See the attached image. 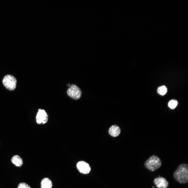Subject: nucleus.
I'll return each instance as SVG.
<instances>
[{
  "label": "nucleus",
  "mask_w": 188,
  "mask_h": 188,
  "mask_svg": "<svg viewBox=\"0 0 188 188\" xmlns=\"http://www.w3.org/2000/svg\"><path fill=\"white\" fill-rule=\"evenodd\" d=\"M67 93L68 95L71 98L77 100L81 97L82 92L79 87L76 85L73 84L68 89Z\"/></svg>",
  "instance_id": "obj_4"
},
{
  "label": "nucleus",
  "mask_w": 188,
  "mask_h": 188,
  "mask_svg": "<svg viewBox=\"0 0 188 188\" xmlns=\"http://www.w3.org/2000/svg\"><path fill=\"white\" fill-rule=\"evenodd\" d=\"M153 182L157 188H167L168 186V182L166 179L162 177L155 178Z\"/></svg>",
  "instance_id": "obj_7"
},
{
  "label": "nucleus",
  "mask_w": 188,
  "mask_h": 188,
  "mask_svg": "<svg viewBox=\"0 0 188 188\" xmlns=\"http://www.w3.org/2000/svg\"><path fill=\"white\" fill-rule=\"evenodd\" d=\"M17 188H31L27 184L24 183H21L18 185Z\"/></svg>",
  "instance_id": "obj_13"
},
{
  "label": "nucleus",
  "mask_w": 188,
  "mask_h": 188,
  "mask_svg": "<svg viewBox=\"0 0 188 188\" xmlns=\"http://www.w3.org/2000/svg\"><path fill=\"white\" fill-rule=\"evenodd\" d=\"M2 82L4 86L9 90H13L16 88L17 82L16 79L11 75H5L3 79Z\"/></svg>",
  "instance_id": "obj_3"
},
{
  "label": "nucleus",
  "mask_w": 188,
  "mask_h": 188,
  "mask_svg": "<svg viewBox=\"0 0 188 188\" xmlns=\"http://www.w3.org/2000/svg\"><path fill=\"white\" fill-rule=\"evenodd\" d=\"M109 132L110 134L113 137L118 136L120 134V130L119 127L116 125L112 126L109 129Z\"/></svg>",
  "instance_id": "obj_9"
},
{
  "label": "nucleus",
  "mask_w": 188,
  "mask_h": 188,
  "mask_svg": "<svg viewBox=\"0 0 188 188\" xmlns=\"http://www.w3.org/2000/svg\"><path fill=\"white\" fill-rule=\"evenodd\" d=\"M178 103L177 101L175 99L170 100L168 103V107L171 109H174L177 106Z\"/></svg>",
  "instance_id": "obj_12"
},
{
  "label": "nucleus",
  "mask_w": 188,
  "mask_h": 188,
  "mask_svg": "<svg viewBox=\"0 0 188 188\" xmlns=\"http://www.w3.org/2000/svg\"><path fill=\"white\" fill-rule=\"evenodd\" d=\"M40 185L41 188H51L52 186V183L49 178H46L42 180Z\"/></svg>",
  "instance_id": "obj_10"
},
{
  "label": "nucleus",
  "mask_w": 188,
  "mask_h": 188,
  "mask_svg": "<svg viewBox=\"0 0 188 188\" xmlns=\"http://www.w3.org/2000/svg\"><path fill=\"white\" fill-rule=\"evenodd\" d=\"M77 167L80 172L84 174L89 173L91 169L89 164L83 161L79 162L77 164Z\"/></svg>",
  "instance_id": "obj_6"
},
{
  "label": "nucleus",
  "mask_w": 188,
  "mask_h": 188,
  "mask_svg": "<svg viewBox=\"0 0 188 188\" xmlns=\"http://www.w3.org/2000/svg\"><path fill=\"white\" fill-rule=\"evenodd\" d=\"M152 187V188H155V187L154 186H153Z\"/></svg>",
  "instance_id": "obj_14"
},
{
  "label": "nucleus",
  "mask_w": 188,
  "mask_h": 188,
  "mask_svg": "<svg viewBox=\"0 0 188 188\" xmlns=\"http://www.w3.org/2000/svg\"><path fill=\"white\" fill-rule=\"evenodd\" d=\"M174 179L179 183L186 184L188 182V165L186 163L179 165L173 173Z\"/></svg>",
  "instance_id": "obj_1"
},
{
  "label": "nucleus",
  "mask_w": 188,
  "mask_h": 188,
  "mask_svg": "<svg viewBox=\"0 0 188 188\" xmlns=\"http://www.w3.org/2000/svg\"><path fill=\"white\" fill-rule=\"evenodd\" d=\"M167 89L164 85H162L159 87L157 89V91L159 95L163 96L165 95L167 92Z\"/></svg>",
  "instance_id": "obj_11"
},
{
  "label": "nucleus",
  "mask_w": 188,
  "mask_h": 188,
  "mask_svg": "<svg viewBox=\"0 0 188 188\" xmlns=\"http://www.w3.org/2000/svg\"><path fill=\"white\" fill-rule=\"evenodd\" d=\"M162 165L160 158L156 155L151 156L145 161L144 165L145 167L151 172H154L160 168Z\"/></svg>",
  "instance_id": "obj_2"
},
{
  "label": "nucleus",
  "mask_w": 188,
  "mask_h": 188,
  "mask_svg": "<svg viewBox=\"0 0 188 188\" xmlns=\"http://www.w3.org/2000/svg\"><path fill=\"white\" fill-rule=\"evenodd\" d=\"M11 161L16 166L20 167L23 163L22 159L18 155L14 156L11 159Z\"/></svg>",
  "instance_id": "obj_8"
},
{
  "label": "nucleus",
  "mask_w": 188,
  "mask_h": 188,
  "mask_svg": "<svg viewBox=\"0 0 188 188\" xmlns=\"http://www.w3.org/2000/svg\"><path fill=\"white\" fill-rule=\"evenodd\" d=\"M36 121L38 124H44L48 121V116L45 111L39 109L36 117Z\"/></svg>",
  "instance_id": "obj_5"
}]
</instances>
